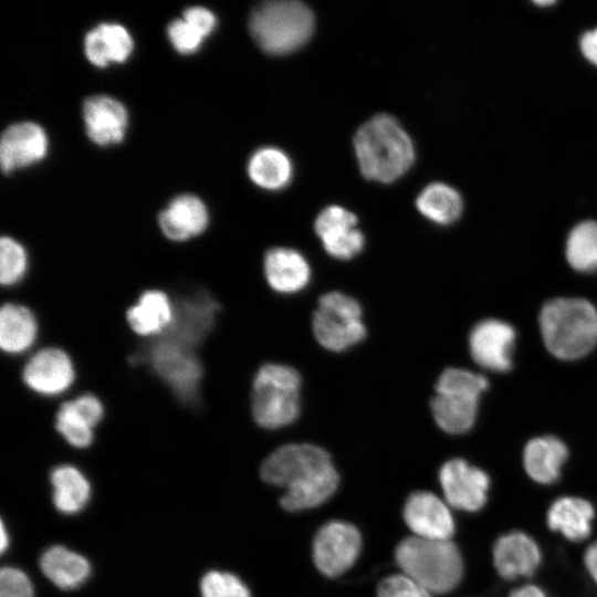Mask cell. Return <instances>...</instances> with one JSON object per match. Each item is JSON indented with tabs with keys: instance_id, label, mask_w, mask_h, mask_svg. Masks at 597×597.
Listing matches in <instances>:
<instances>
[{
	"instance_id": "obj_1",
	"label": "cell",
	"mask_w": 597,
	"mask_h": 597,
	"mask_svg": "<svg viewBox=\"0 0 597 597\" xmlns=\"http://www.w3.org/2000/svg\"><path fill=\"white\" fill-rule=\"evenodd\" d=\"M261 476L285 489L281 505L287 511L317 506L338 485V474L327 451L310 443H290L273 451L261 467Z\"/></svg>"
},
{
	"instance_id": "obj_2",
	"label": "cell",
	"mask_w": 597,
	"mask_h": 597,
	"mask_svg": "<svg viewBox=\"0 0 597 597\" xmlns=\"http://www.w3.org/2000/svg\"><path fill=\"white\" fill-rule=\"evenodd\" d=\"M362 174L370 180L390 182L412 165V142L400 124L388 114H378L365 122L354 137Z\"/></svg>"
},
{
	"instance_id": "obj_3",
	"label": "cell",
	"mask_w": 597,
	"mask_h": 597,
	"mask_svg": "<svg viewBox=\"0 0 597 597\" xmlns=\"http://www.w3.org/2000/svg\"><path fill=\"white\" fill-rule=\"evenodd\" d=\"M540 326L546 348L559 359H577L597 345V311L584 298L559 297L545 303Z\"/></svg>"
},
{
	"instance_id": "obj_4",
	"label": "cell",
	"mask_w": 597,
	"mask_h": 597,
	"mask_svg": "<svg viewBox=\"0 0 597 597\" xmlns=\"http://www.w3.org/2000/svg\"><path fill=\"white\" fill-rule=\"evenodd\" d=\"M395 557L402 574L431 594L452 590L463 574L460 552L450 540L413 535L398 544Z\"/></svg>"
},
{
	"instance_id": "obj_5",
	"label": "cell",
	"mask_w": 597,
	"mask_h": 597,
	"mask_svg": "<svg viewBox=\"0 0 597 597\" xmlns=\"http://www.w3.org/2000/svg\"><path fill=\"white\" fill-rule=\"evenodd\" d=\"M302 377L292 366L262 365L252 379L251 413L260 427L275 430L292 425L301 415Z\"/></svg>"
},
{
	"instance_id": "obj_6",
	"label": "cell",
	"mask_w": 597,
	"mask_h": 597,
	"mask_svg": "<svg viewBox=\"0 0 597 597\" xmlns=\"http://www.w3.org/2000/svg\"><path fill=\"white\" fill-rule=\"evenodd\" d=\"M250 32L266 52L283 54L296 50L312 35V10L297 0H273L256 7L250 17Z\"/></svg>"
},
{
	"instance_id": "obj_7",
	"label": "cell",
	"mask_w": 597,
	"mask_h": 597,
	"mask_svg": "<svg viewBox=\"0 0 597 597\" xmlns=\"http://www.w3.org/2000/svg\"><path fill=\"white\" fill-rule=\"evenodd\" d=\"M488 386V379L481 374L458 367L444 369L430 401L436 423L451 434L469 431L478 416L480 396Z\"/></svg>"
},
{
	"instance_id": "obj_8",
	"label": "cell",
	"mask_w": 597,
	"mask_h": 597,
	"mask_svg": "<svg viewBox=\"0 0 597 597\" xmlns=\"http://www.w3.org/2000/svg\"><path fill=\"white\" fill-rule=\"evenodd\" d=\"M312 331L317 343L334 353L353 348L367 335L360 304L339 291L327 292L318 298Z\"/></svg>"
},
{
	"instance_id": "obj_9",
	"label": "cell",
	"mask_w": 597,
	"mask_h": 597,
	"mask_svg": "<svg viewBox=\"0 0 597 597\" xmlns=\"http://www.w3.org/2000/svg\"><path fill=\"white\" fill-rule=\"evenodd\" d=\"M145 358L178 400L190 406L197 402L203 366L193 349L159 336L148 346Z\"/></svg>"
},
{
	"instance_id": "obj_10",
	"label": "cell",
	"mask_w": 597,
	"mask_h": 597,
	"mask_svg": "<svg viewBox=\"0 0 597 597\" xmlns=\"http://www.w3.org/2000/svg\"><path fill=\"white\" fill-rule=\"evenodd\" d=\"M219 311V303L206 291L186 295L175 302L172 322L160 336L196 350L214 326Z\"/></svg>"
},
{
	"instance_id": "obj_11",
	"label": "cell",
	"mask_w": 597,
	"mask_h": 597,
	"mask_svg": "<svg viewBox=\"0 0 597 597\" xmlns=\"http://www.w3.org/2000/svg\"><path fill=\"white\" fill-rule=\"evenodd\" d=\"M360 545V535L355 526L339 521L329 522L315 536L314 563L324 575L338 576L355 563Z\"/></svg>"
},
{
	"instance_id": "obj_12",
	"label": "cell",
	"mask_w": 597,
	"mask_h": 597,
	"mask_svg": "<svg viewBox=\"0 0 597 597\" xmlns=\"http://www.w3.org/2000/svg\"><path fill=\"white\" fill-rule=\"evenodd\" d=\"M439 480L447 502L458 510L475 512L486 503L489 475L463 459L447 461Z\"/></svg>"
},
{
	"instance_id": "obj_13",
	"label": "cell",
	"mask_w": 597,
	"mask_h": 597,
	"mask_svg": "<svg viewBox=\"0 0 597 597\" xmlns=\"http://www.w3.org/2000/svg\"><path fill=\"white\" fill-rule=\"evenodd\" d=\"M514 344V328L495 318L479 322L469 336L473 360L491 371L504 373L511 369Z\"/></svg>"
},
{
	"instance_id": "obj_14",
	"label": "cell",
	"mask_w": 597,
	"mask_h": 597,
	"mask_svg": "<svg viewBox=\"0 0 597 597\" xmlns=\"http://www.w3.org/2000/svg\"><path fill=\"white\" fill-rule=\"evenodd\" d=\"M75 379V369L69 354L57 347H46L30 357L22 369V380L32 391L42 396H59Z\"/></svg>"
},
{
	"instance_id": "obj_15",
	"label": "cell",
	"mask_w": 597,
	"mask_h": 597,
	"mask_svg": "<svg viewBox=\"0 0 597 597\" xmlns=\"http://www.w3.org/2000/svg\"><path fill=\"white\" fill-rule=\"evenodd\" d=\"M314 229L324 250L338 260H349L359 254L365 239L357 228L356 216L339 206H329L317 216Z\"/></svg>"
},
{
	"instance_id": "obj_16",
	"label": "cell",
	"mask_w": 597,
	"mask_h": 597,
	"mask_svg": "<svg viewBox=\"0 0 597 597\" xmlns=\"http://www.w3.org/2000/svg\"><path fill=\"white\" fill-rule=\"evenodd\" d=\"M48 136L43 127L33 122L10 125L1 136L0 164L4 172L42 160L48 153Z\"/></svg>"
},
{
	"instance_id": "obj_17",
	"label": "cell",
	"mask_w": 597,
	"mask_h": 597,
	"mask_svg": "<svg viewBox=\"0 0 597 597\" xmlns=\"http://www.w3.org/2000/svg\"><path fill=\"white\" fill-rule=\"evenodd\" d=\"M103 416L102 401L92 394H84L60 406L55 415V429L71 446L87 448L93 442V430Z\"/></svg>"
},
{
	"instance_id": "obj_18",
	"label": "cell",
	"mask_w": 597,
	"mask_h": 597,
	"mask_svg": "<svg viewBox=\"0 0 597 597\" xmlns=\"http://www.w3.org/2000/svg\"><path fill=\"white\" fill-rule=\"evenodd\" d=\"M83 119L88 138L108 146L124 139L128 113L123 103L108 95H94L83 103Z\"/></svg>"
},
{
	"instance_id": "obj_19",
	"label": "cell",
	"mask_w": 597,
	"mask_h": 597,
	"mask_svg": "<svg viewBox=\"0 0 597 597\" xmlns=\"http://www.w3.org/2000/svg\"><path fill=\"white\" fill-rule=\"evenodd\" d=\"M404 519L418 537L450 540L454 532L450 510L438 496L429 492H416L409 496Z\"/></svg>"
},
{
	"instance_id": "obj_20",
	"label": "cell",
	"mask_w": 597,
	"mask_h": 597,
	"mask_svg": "<svg viewBox=\"0 0 597 597\" xmlns=\"http://www.w3.org/2000/svg\"><path fill=\"white\" fill-rule=\"evenodd\" d=\"M541 559L537 543L524 532H509L499 537L493 547L494 566L500 576L509 580L532 576Z\"/></svg>"
},
{
	"instance_id": "obj_21",
	"label": "cell",
	"mask_w": 597,
	"mask_h": 597,
	"mask_svg": "<svg viewBox=\"0 0 597 597\" xmlns=\"http://www.w3.org/2000/svg\"><path fill=\"white\" fill-rule=\"evenodd\" d=\"M263 273L269 286L283 295L296 294L310 284L312 271L308 261L298 251L275 247L263 259Z\"/></svg>"
},
{
	"instance_id": "obj_22",
	"label": "cell",
	"mask_w": 597,
	"mask_h": 597,
	"mask_svg": "<svg viewBox=\"0 0 597 597\" xmlns=\"http://www.w3.org/2000/svg\"><path fill=\"white\" fill-rule=\"evenodd\" d=\"M208 223L206 205L200 198L189 193L175 197L158 216V224L164 235L177 242L201 234Z\"/></svg>"
},
{
	"instance_id": "obj_23",
	"label": "cell",
	"mask_w": 597,
	"mask_h": 597,
	"mask_svg": "<svg viewBox=\"0 0 597 597\" xmlns=\"http://www.w3.org/2000/svg\"><path fill=\"white\" fill-rule=\"evenodd\" d=\"M133 49L134 41L130 33L118 23H101L91 29L84 38V53L97 67L125 62Z\"/></svg>"
},
{
	"instance_id": "obj_24",
	"label": "cell",
	"mask_w": 597,
	"mask_h": 597,
	"mask_svg": "<svg viewBox=\"0 0 597 597\" xmlns=\"http://www.w3.org/2000/svg\"><path fill=\"white\" fill-rule=\"evenodd\" d=\"M175 302L160 290H148L126 312L129 327L139 336L158 337L170 326Z\"/></svg>"
},
{
	"instance_id": "obj_25",
	"label": "cell",
	"mask_w": 597,
	"mask_h": 597,
	"mask_svg": "<svg viewBox=\"0 0 597 597\" xmlns=\"http://www.w3.org/2000/svg\"><path fill=\"white\" fill-rule=\"evenodd\" d=\"M567 455L568 450L562 440L543 436L527 442L523 463L531 479L541 484H552L558 480Z\"/></svg>"
},
{
	"instance_id": "obj_26",
	"label": "cell",
	"mask_w": 597,
	"mask_h": 597,
	"mask_svg": "<svg viewBox=\"0 0 597 597\" xmlns=\"http://www.w3.org/2000/svg\"><path fill=\"white\" fill-rule=\"evenodd\" d=\"M595 516L593 505L577 496H562L554 501L547 512L551 530L573 542L587 538Z\"/></svg>"
},
{
	"instance_id": "obj_27",
	"label": "cell",
	"mask_w": 597,
	"mask_h": 597,
	"mask_svg": "<svg viewBox=\"0 0 597 597\" xmlns=\"http://www.w3.org/2000/svg\"><path fill=\"white\" fill-rule=\"evenodd\" d=\"M40 567L55 586L65 590L80 587L91 574L84 556L61 545L51 546L42 554Z\"/></svg>"
},
{
	"instance_id": "obj_28",
	"label": "cell",
	"mask_w": 597,
	"mask_h": 597,
	"mask_svg": "<svg viewBox=\"0 0 597 597\" xmlns=\"http://www.w3.org/2000/svg\"><path fill=\"white\" fill-rule=\"evenodd\" d=\"M38 336L34 314L24 305L6 303L0 310V346L12 355L31 348Z\"/></svg>"
},
{
	"instance_id": "obj_29",
	"label": "cell",
	"mask_w": 597,
	"mask_h": 597,
	"mask_svg": "<svg viewBox=\"0 0 597 597\" xmlns=\"http://www.w3.org/2000/svg\"><path fill=\"white\" fill-rule=\"evenodd\" d=\"M53 486V503L64 514L83 510L91 496V485L86 476L71 464L54 468L50 476Z\"/></svg>"
},
{
	"instance_id": "obj_30",
	"label": "cell",
	"mask_w": 597,
	"mask_h": 597,
	"mask_svg": "<svg viewBox=\"0 0 597 597\" xmlns=\"http://www.w3.org/2000/svg\"><path fill=\"white\" fill-rule=\"evenodd\" d=\"M248 172L251 180L264 188L275 190L284 187L291 179L292 165L289 157L280 149L264 147L250 158Z\"/></svg>"
},
{
	"instance_id": "obj_31",
	"label": "cell",
	"mask_w": 597,
	"mask_h": 597,
	"mask_svg": "<svg viewBox=\"0 0 597 597\" xmlns=\"http://www.w3.org/2000/svg\"><path fill=\"white\" fill-rule=\"evenodd\" d=\"M418 210L429 220L439 224H450L461 214L462 200L451 187L434 182L427 186L416 201Z\"/></svg>"
},
{
	"instance_id": "obj_32",
	"label": "cell",
	"mask_w": 597,
	"mask_h": 597,
	"mask_svg": "<svg viewBox=\"0 0 597 597\" xmlns=\"http://www.w3.org/2000/svg\"><path fill=\"white\" fill-rule=\"evenodd\" d=\"M566 256L575 270L597 272V221H584L570 231Z\"/></svg>"
},
{
	"instance_id": "obj_33",
	"label": "cell",
	"mask_w": 597,
	"mask_h": 597,
	"mask_svg": "<svg viewBox=\"0 0 597 597\" xmlns=\"http://www.w3.org/2000/svg\"><path fill=\"white\" fill-rule=\"evenodd\" d=\"M28 270V254L22 244L11 237L0 240V282L4 286L19 283Z\"/></svg>"
},
{
	"instance_id": "obj_34",
	"label": "cell",
	"mask_w": 597,
	"mask_h": 597,
	"mask_svg": "<svg viewBox=\"0 0 597 597\" xmlns=\"http://www.w3.org/2000/svg\"><path fill=\"white\" fill-rule=\"evenodd\" d=\"M202 597H250L247 586L234 575L211 570L200 582Z\"/></svg>"
},
{
	"instance_id": "obj_35",
	"label": "cell",
	"mask_w": 597,
	"mask_h": 597,
	"mask_svg": "<svg viewBox=\"0 0 597 597\" xmlns=\"http://www.w3.org/2000/svg\"><path fill=\"white\" fill-rule=\"evenodd\" d=\"M167 34L171 45L181 54L197 52L205 39L182 18L175 19L168 24Z\"/></svg>"
},
{
	"instance_id": "obj_36",
	"label": "cell",
	"mask_w": 597,
	"mask_h": 597,
	"mask_svg": "<svg viewBox=\"0 0 597 597\" xmlns=\"http://www.w3.org/2000/svg\"><path fill=\"white\" fill-rule=\"evenodd\" d=\"M378 597H432L426 588L404 574L385 578L378 586Z\"/></svg>"
},
{
	"instance_id": "obj_37",
	"label": "cell",
	"mask_w": 597,
	"mask_h": 597,
	"mask_svg": "<svg viewBox=\"0 0 597 597\" xmlns=\"http://www.w3.org/2000/svg\"><path fill=\"white\" fill-rule=\"evenodd\" d=\"M34 589L28 575L15 567H3L0 573V597H33Z\"/></svg>"
},
{
	"instance_id": "obj_38",
	"label": "cell",
	"mask_w": 597,
	"mask_h": 597,
	"mask_svg": "<svg viewBox=\"0 0 597 597\" xmlns=\"http://www.w3.org/2000/svg\"><path fill=\"white\" fill-rule=\"evenodd\" d=\"M182 19L202 38L208 36L217 24L216 15L205 7H190L184 11Z\"/></svg>"
},
{
	"instance_id": "obj_39",
	"label": "cell",
	"mask_w": 597,
	"mask_h": 597,
	"mask_svg": "<svg viewBox=\"0 0 597 597\" xmlns=\"http://www.w3.org/2000/svg\"><path fill=\"white\" fill-rule=\"evenodd\" d=\"M580 49L586 59L597 65V29L582 36Z\"/></svg>"
},
{
	"instance_id": "obj_40",
	"label": "cell",
	"mask_w": 597,
	"mask_h": 597,
	"mask_svg": "<svg viewBox=\"0 0 597 597\" xmlns=\"http://www.w3.org/2000/svg\"><path fill=\"white\" fill-rule=\"evenodd\" d=\"M584 563L588 574L597 584V541L591 543L585 551Z\"/></svg>"
},
{
	"instance_id": "obj_41",
	"label": "cell",
	"mask_w": 597,
	"mask_h": 597,
	"mask_svg": "<svg viewBox=\"0 0 597 597\" xmlns=\"http://www.w3.org/2000/svg\"><path fill=\"white\" fill-rule=\"evenodd\" d=\"M509 597H547V596L538 586L524 585L512 590Z\"/></svg>"
},
{
	"instance_id": "obj_42",
	"label": "cell",
	"mask_w": 597,
	"mask_h": 597,
	"mask_svg": "<svg viewBox=\"0 0 597 597\" xmlns=\"http://www.w3.org/2000/svg\"><path fill=\"white\" fill-rule=\"evenodd\" d=\"M8 544H9V541H8L7 532H6L4 525L2 523V525H1V552L6 551V548L8 547Z\"/></svg>"
},
{
	"instance_id": "obj_43",
	"label": "cell",
	"mask_w": 597,
	"mask_h": 597,
	"mask_svg": "<svg viewBox=\"0 0 597 597\" xmlns=\"http://www.w3.org/2000/svg\"><path fill=\"white\" fill-rule=\"evenodd\" d=\"M536 3H537L538 6H549V4H553L554 1H536Z\"/></svg>"
}]
</instances>
